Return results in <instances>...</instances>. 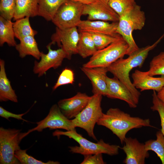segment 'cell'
<instances>
[{
  "mask_svg": "<svg viewBox=\"0 0 164 164\" xmlns=\"http://www.w3.org/2000/svg\"><path fill=\"white\" fill-rule=\"evenodd\" d=\"M164 36V34L152 45L139 49L126 58H121L108 67L107 69L128 88L138 103L141 93L134 86L129 77L134 68H141L150 51L154 49Z\"/></svg>",
  "mask_w": 164,
  "mask_h": 164,
  "instance_id": "6da1fadb",
  "label": "cell"
},
{
  "mask_svg": "<svg viewBox=\"0 0 164 164\" xmlns=\"http://www.w3.org/2000/svg\"><path fill=\"white\" fill-rule=\"evenodd\" d=\"M97 124L110 130L119 139L121 144L124 143L126 135L130 130L143 127H154L149 119L133 117L117 108H111L103 114Z\"/></svg>",
  "mask_w": 164,
  "mask_h": 164,
  "instance_id": "7a4b0ae2",
  "label": "cell"
},
{
  "mask_svg": "<svg viewBox=\"0 0 164 164\" xmlns=\"http://www.w3.org/2000/svg\"><path fill=\"white\" fill-rule=\"evenodd\" d=\"M145 19L144 12L137 4L120 16L117 32L128 44L126 55H130L139 49L132 33L134 30H140L143 28Z\"/></svg>",
  "mask_w": 164,
  "mask_h": 164,
  "instance_id": "3957f363",
  "label": "cell"
},
{
  "mask_svg": "<svg viewBox=\"0 0 164 164\" xmlns=\"http://www.w3.org/2000/svg\"><path fill=\"white\" fill-rule=\"evenodd\" d=\"M52 135L53 136H56L58 138L61 136H66L77 142L79 146L69 147L70 149L69 151L73 153L84 155L101 153L113 156L118 154L120 147L118 145L106 143L102 139H100L96 143L92 142L77 133L76 130L63 132L56 130L53 133Z\"/></svg>",
  "mask_w": 164,
  "mask_h": 164,
  "instance_id": "277c9868",
  "label": "cell"
},
{
  "mask_svg": "<svg viewBox=\"0 0 164 164\" xmlns=\"http://www.w3.org/2000/svg\"><path fill=\"white\" fill-rule=\"evenodd\" d=\"M102 95L93 94L87 105L75 118L72 119L75 127L84 129L89 136L97 140L94 133L95 125L103 113L101 107Z\"/></svg>",
  "mask_w": 164,
  "mask_h": 164,
  "instance_id": "5b68a950",
  "label": "cell"
},
{
  "mask_svg": "<svg viewBox=\"0 0 164 164\" xmlns=\"http://www.w3.org/2000/svg\"><path fill=\"white\" fill-rule=\"evenodd\" d=\"M128 46L121 37L106 47L98 50L82 66L86 67H108L126 55Z\"/></svg>",
  "mask_w": 164,
  "mask_h": 164,
  "instance_id": "8992f818",
  "label": "cell"
},
{
  "mask_svg": "<svg viewBox=\"0 0 164 164\" xmlns=\"http://www.w3.org/2000/svg\"><path fill=\"white\" fill-rule=\"evenodd\" d=\"M25 134L19 129L0 128V164H21L15 153L20 149L19 144Z\"/></svg>",
  "mask_w": 164,
  "mask_h": 164,
  "instance_id": "52a82bcc",
  "label": "cell"
},
{
  "mask_svg": "<svg viewBox=\"0 0 164 164\" xmlns=\"http://www.w3.org/2000/svg\"><path fill=\"white\" fill-rule=\"evenodd\" d=\"M83 6L79 2L68 0L59 8L51 21L60 29L77 27L81 20Z\"/></svg>",
  "mask_w": 164,
  "mask_h": 164,
  "instance_id": "ba28073f",
  "label": "cell"
},
{
  "mask_svg": "<svg viewBox=\"0 0 164 164\" xmlns=\"http://www.w3.org/2000/svg\"><path fill=\"white\" fill-rule=\"evenodd\" d=\"M36 123L37 126L36 127L25 132V136L32 132H41L47 128L50 130L61 129L67 131L76 130L72 119L65 117L56 104L52 106L48 115L44 119Z\"/></svg>",
  "mask_w": 164,
  "mask_h": 164,
  "instance_id": "9c48e42d",
  "label": "cell"
},
{
  "mask_svg": "<svg viewBox=\"0 0 164 164\" xmlns=\"http://www.w3.org/2000/svg\"><path fill=\"white\" fill-rule=\"evenodd\" d=\"M77 27L60 29L56 27L51 37V45L56 43L65 52L66 58L70 60L73 55L77 54L79 33Z\"/></svg>",
  "mask_w": 164,
  "mask_h": 164,
  "instance_id": "30bf717a",
  "label": "cell"
},
{
  "mask_svg": "<svg viewBox=\"0 0 164 164\" xmlns=\"http://www.w3.org/2000/svg\"><path fill=\"white\" fill-rule=\"evenodd\" d=\"M51 46L50 43L46 46L48 50L47 54L41 52L39 61H35L33 71L39 77L43 76L51 68H58L61 66L64 59L66 58V54L62 48L53 50Z\"/></svg>",
  "mask_w": 164,
  "mask_h": 164,
  "instance_id": "8fae6325",
  "label": "cell"
},
{
  "mask_svg": "<svg viewBox=\"0 0 164 164\" xmlns=\"http://www.w3.org/2000/svg\"><path fill=\"white\" fill-rule=\"evenodd\" d=\"M124 145L120 149L123 150L126 156L123 163L126 164H144L146 159L149 156L145 144L141 143L136 138L126 137Z\"/></svg>",
  "mask_w": 164,
  "mask_h": 164,
  "instance_id": "7c38bea8",
  "label": "cell"
},
{
  "mask_svg": "<svg viewBox=\"0 0 164 164\" xmlns=\"http://www.w3.org/2000/svg\"><path fill=\"white\" fill-rule=\"evenodd\" d=\"M82 14L87 15L90 20L118 22L120 17L105 1L84 5Z\"/></svg>",
  "mask_w": 164,
  "mask_h": 164,
  "instance_id": "4fadbf2b",
  "label": "cell"
},
{
  "mask_svg": "<svg viewBox=\"0 0 164 164\" xmlns=\"http://www.w3.org/2000/svg\"><path fill=\"white\" fill-rule=\"evenodd\" d=\"M91 96L81 92L74 96L59 100L57 105L64 115L69 119L75 118L85 107Z\"/></svg>",
  "mask_w": 164,
  "mask_h": 164,
  "instance_id": "5bb4252c",
  "label": "cell"
},
{
  "mask_svg": "<svg viewBox=\"0 0 164 164\" xmlns=\"http://www.w3.org/2000/svg\"><path fill=\"white\" fill-rule=\"evenodd\" d=\"M107 93L108 98L118 99L126 102L130 107L135 108L137 107V102L128 88L117 78L114 77H106Z\"/></svg>",
  "mask_w": 164,
  "mask_h": 164,
  "instance_id": "9a60e30c",
  "label": "cell"
},
{
  "mask_svg": "<svg viewBox=\"0 0 164 164\" xmlns=\"http://www.w3.org/2000/svg\"><path fill=\"white\" fill-rule=\"evenodd\" d=\"M81 71L90 80L93 94H100L106 96L107 93L106 81L107 68L104 67L93 68L82 67Z\"/></svg>",
  "mask_w": 164,
  "mask_h": 164,
  "instance_id": "2e32d148",
  "label": "cell"
},
{
  "mask_svg": "<svg viewBox=\"0 0 164 164\" xmlns=\"http://www.w3.org/2000/svg\"><path fill=\"white\" fill-rule=\"evenodd\" d=\"M132 83L137 89L141 91L147 90H152L157 92L164 87V76L154 77L150 75L147 71H142L136 70L132 73Z\"/></svg>",
  "mask_w": 164,
  "mask_h": 164,
  "instance_id": "e0dca14e",
  "label": "cell"
},
{
  "mask_svg": "<svg viewBox=\"0 0 164 164\" xmlns=\"http://www.w3.org/2000/svg\"><path fill=\"white\" fill-rule=\"evenodd\" d=\"M118 22L101 20H81L77 27L79 31L101 33L113 36L120 35L117 32Z\"/></svg>",
  "mask_w": 164,
  "mask_h": 164,
  "instance_id": "ac0fdd59",
  "label": "cell"
},
{
  "mask_svg": "<svg viewBox=\"0 0 164 164\" xmlns=\"http://www.w3.org/2000/svg\"><path fill=\"white\" fill-rule=\"evenodd\" d=\"M10 101L18 102L17 97L15 91L11 86L10 82L8 79L5 68V62L0 59V101Z\"/></svg>",
  "mask_w": 164,
  "mask_h": 164,
  "instance_id": "d6986e66",
  "label": "cell"
},
{
  "mask_svg": "<svg viewBox=\"0 0 164 164\" xmlns=\"http://www.w3.org/2000/svg\"><path fill=\"white\" fill-rule=\"evenodd\" d=\"M19 40V43L17 44L15 47L21 58H24L26 56L31 55L37 60L40 59L41 52L39 50L34 36H27Z\"/></svg>",
  "mask_w": 164,
  "mask_h": 164,
  "instance_id": "ffe728a7",
  "label": "cell"
},
{
  "mask_svg": "<svg viewBox=\"0 0 164 164\" xmlns=\"http://www.w3.org/2000/svg\"><path fill=\"white\" fill-rule=\"evenodd\" d=\"M39 0H16L14 21L26 17L38 15Z\"/></svg>",
  "mask_w": 164,
  "mask_h": 164,
  "instance_id": "44dd1931",
  "label": "cell"
},
{
  "mask_svg": "<svg viewBox=\"0 0 164 164\" xmlns=\"http://www.w3.org/2000/svg\"><path fill=\"white\" fill-rule=\"evenodd\" d=\"M79 32V39L77 45V54L83 58L92 56L97 50L92 37L88 32Z\"/></svg>",
  "mask_w": 164,
  "mask_h": 164,
  "instance_id": "7402d4cb",
  "label": "cell"
},
{
  "mask_svg": "<svg viewBox=\"0 0 164 164\" xmlns=\"http://www.w3.org/2000/svg\"><path fill=\"white\" fill-rule=\"evenodd\" d=\"M68 0H39L38 15L52 21L60 6Z\"/></svg>",
  "mask_w": 164,
  "mask_h": 164,
  "instance_id": "603a6c76",
  "label": "cell"
},
{
  "mask_svg": "<svg viewBox=\"0 0 164 164\" xmlns=\"http://www.w3.org/2000/svg\"><path fill=\"white\" fill-rule=\"evenodd\" d=\"M13 22L0 16V46L6 43L10 46H15L17 44L15 39Z\"/></svg>",
  "mask_w": 164,
  "mask_h": 164,
  "instance_id": "cb8c5ba5",
  "label": "cell"
},
{
  "mask_svg": "<svg viewBox=\"0 0 164 164\" xmlns=\"http://www.w3.org/2000/svg\"><path fill=\"white\" fill-rule=\"evenodd\" d=\"M29 17H26L17 19L13 22V28L15 37L19 40L28 36H35L37 32L31 27Z\"/></svg>",
  "mask_w": 164,
  "mask_h": 164,
  "instance_id": "d4e9b609",
  "label": "cell"
},
{
  "mask_svg": "<svg viewBox=\"0 0 164 164\" xmlns=\"http://www.w3.org/2000/svg\"><path fill=\"white\" fill-rule=\"evenodd\" d=\"M156 135L155 140L150 139L145 142V149L155 152L164 164V135L160 130L156 132Z\"/></svg>",
  "mask_w": 164,
  "mask_h": 164,
  "instance_id": "484cf974",
  "label": "cell"
},
{
  "mask_svg": "<svg viewBox=\"0 0 164 164\" xmlns=\"http://www.w3.org/2000/svg\"><path fill=\"white\" fill-rule=\"evenodd\" d=\"M88 32L90 34L92 37L97 50L106 47L122 37L120 35L113 36L95 32Z\"/></svg>",
  "mask_w": 164,
  "mask_h": 164,
  "instance_id": "4316f807",
  "label": "cell"
},
{
  "mask_svg": "<svg viewBox=\"0 0 164 164\" xmlns=\"http://www.w3.org/2000/svg\"><path fill=\"white\" fill-rule=\"evenodd\" d=\"M148 72L151 76H164V51L160 52L153 57L150 62Z\"/></svg>",
  "mask_w": 164,
  "mask_h": 164,
  "instance_id": "83f0119b",
  "label": "cell"
},
{
  "mask_svg": "<svg viewBox=\"0 0 164 164\" xmlns=\"http://www.w3.org/2000/svg\"><path fill=\"white\" fill-rule=\"evenodd\" d=\"M108 3L119 17L136 4L135 0H109Z\"/></svg>",
  "mask_w": 164,
  "mask_h": 164,
  "instance_id": "f1b7e54d",
  "label": "cell"
},
{
  "mask_svg": "<svg viewBox=\"0 0 164 164\" xmlns=\"http://www.w3.org/2000/svg\"><path fill=\"white\" fill-rule=\"evenodd\" d=\"M26 150H22L20 148L15 152V156L21 164H59L58 161L49 160L47 162H44L36 159L35 158L29 155L26 153Z\"/></svg>",
  "mask_w": 164,
  "mask_h": 164,
  "instance_id": "f546056e",
  "label": "cell"
},
{
  "mask_svg": "<svg viewBox=\"0 0 164 164\" xmlns=\"http://www.w3.org/2000/svg\"><path fill=\"white\" fill-rule=\"evenodd\" d=\"M16 0H0V16L5 19H13L15 9Z\"/></svg>",
  "mask_w": 164,
  "mask_h": 164,
  "instance_id": "4dcf8cb0",
  "label": "cell"
},
{
  "mask_svg": "<svg viewBox=\"0 0 164 164\" xmlns=\"http://www.w3.org/2000/svg\"><path fill=\"white\" fill-rule=\"evenodd\" d=\"M74 81V75L72 70L68 68L63 70L53 87V90L55 91L59 87L67 84H72Z\"/></svg>",
  "mask_w": 164,
  "mask_h": 164,
  "instance_id": "1f68e13d",
  "label": "cell"
},
{
  "mask_svg": "<svg viewBox=\"0 0 164 164\" xmlns=\"http://www.w3.org/2000/svg\"><path fill=\"white\" fill-rule=\"evenodd\" d=\"M152 97L153 105L151 107V109L153 111H157L159 113L161 120V130L164 135V103L159 98L155 91H153Z\"/></svg>",
  "mask_w": 164,
  "mask_h": 164,
  "instance_id": "d6a6232c",
  "label": "cell"
},
{
  "mask_svg": "<svg viewBox=\"0 0 164 164\" xmlns=\"http://www.w3.org/2000/svg\"><path fill=\"white\" fill-rule=\"evenodd\" d=\"M102 153L88 154L84 155V159L81 164H104L106 162L103 159Z\"/></svg>",
  "mask_w": 164,
  "mask_h": 164,
  "instance_id": "836d02e7",
  "label": "cell"
},
{
  "mask_svg": "<svg viewBox=\"0 0 164 164\" xmlns=\"http://www.w3.org/2000/svg\"><path fill=\"white\" fill-rule=\"evenodd\" d=\"M26 112L19 114H16L11 112L5 109L2 106H0V116L8 120L10 118H14L18 120H22L26 122L28 121L22 118V117L27 113L29 111Z\"/></svg>",
  "mask_w": 164,
  "mask_h": 164,
  "instance_id": "e575fe53",
  "label": "cell"
},
{
  "mask_svg": "<svg viewBox=\"0 0 164 164\" xmlns=\"http://www.w3.org/2000/svg\"><path fill=\"white\" fill-rule=\"evenodd\" d=\"M79 2L83 5H89L95 3L105 1V0H71ZM106 2V1H105Z\"/></svg>",
  "mask_w": 164,
  "mask_h": 164,
  "instance_id": "d590c367",
  "label": "cell"
},
{
  "mask_svg": "<svg viewBox=\"0 0 164 164\" xmlns=\"http://www.w3.org/2000/svg\"><path fill=\"white\" fill-rule=\"evenodd\" d=\"M157 94L159 98L164 103V87L158 92Z\"/></svg>",
  "mask_w": 164,
  "mask_h": 164,
  "instance_id": "8d00e7d4",
  "label": "cell"
},
{
  "mask_svg": "<svg viewBox=\"0 0 164 164\" xmlns=\"http://www.w3.org/2000/svg\"><path fill=\"white\" fill-rule=\"evenodd\" d=\"M109 0H105V1L107 2H108V1H109Z\"/></svg>",
  "mask_w": 164,
  "mask_h": 164,
  "instance_id": "74e56055",
  "label": "cell"
}]
</instances>
